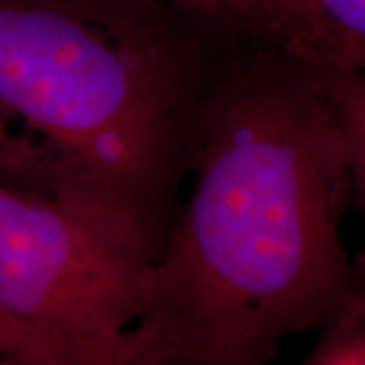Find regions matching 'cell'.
<instances>
[{"label": "cell", "instance_id": "obj_10", "mask_svg": "<svg viewBox=\"0 0 365 365\" xmlns=\"http://www.w3.org/2000/svg\"><path fill=\"white\" fill-rule=\"evenodd\" d=\"M9 120H11V118L6 116V114L2 112V108H0V170H2V165H4V160H6L9 148H11V143H13V138H11V134H9Z\"/></svg>", "mask_w": 365, "mask_h": 365}, {"label": "cell", "instance_id": "obj_6", "mask_svg": "<svg viewBox=\"0 0 365 365\" xmlns=\"http://www.w3.org/2000/svg\"><path fill=\"white\" fill-rule=\"evenodd\" d=\"M309 2L325 49L323 67H343L365 73V0Z\"/></svg>", "mask_w": 365, "mask_h": 365}, {"label": "cell", "instance_id": "obj_2", "mask_svg": "<svg viewBox=\"0 0 365 365\" xmlns=\"http://www.w3.org/2000/svg\"><path fill=\"white\" fill-rule=\"evenodd\" d=\"M153 0H0V108L51 167L158 230L201 100Z\"/></svg>", "mask_w": 365, "mask_h": 365}, {"label": "cell", "instance_id": "obj_4", "mask_svg": "<svg viewBox=\"0 0 365 365\" xmlns=\"http://www.w3.org/2000/svg\"><path fill=\"white\" fill-rule=\"evenodd\" d=\"M197 13L237 26L260 45L309 66H325L323 41L309 0H197Z\"/></svg>", "mask_w": 365, "mask_h": 365}, {"label": "cell", "instance_id": "obj_12", "mask_svg": "<svg viewBox=\"0 0 365 365\" xmlns=\"http://www.w3.org/2000/svg\"><path fill=\"white\" fill-rule=\"evenodd\" d=\"M0 365H19V364H14V361H11V359H0Z\"/></svg>", "mask_w": 365, "mask_h": 365}, {"label": "cell", "instance_id": "obj_5", "mask_svg": "<svg viewBox=\"0 0 365 365\" xmlns=\"http://www.w3.org/2000/svg\"><path fill=\"white\" fill-rule=\"evenodd\" d=\"M317 71L345 140L351 207L359 211L365 222V73L343 67H319ZM353 266L357 284L365 287V250L353 258Z\"/></svg>", "mask_w": 365, "mask_h": 365}, {"label": "cell", "instance_id": "obj_7", "mask_svg": "<svg viewBox=\"0 0 365 365\" xmlns=\"http://www.w3.org/2000/svg\"><path fill=\"white\" fill-rule=\"evenodd\" d=\"M304 365H365V333L341 317L327 327Z\"/></svg>", "mask_w": 365, "mask_h": 365}, {"label": "cell", "instance_id": "obj_8", "mask_svg": "<svg viewBox=\"0 0 365 365\" xmlns=\"http://www.w3.org/2000/svg\"><path fill=\"white\" fill-rule=\"evenodd\" d=\"M0 359H11L19 365H35L31 345L23 331L4 314H0Z\"/></svg>", "mask_w": 365, "mask_h": 365}, {"label": "cell", "instance_id": "obj_3", "mask_svg": "<svg viewBox=\"0 0 365 365\" xmlns=\"http://www.w3.org/2000/svg\"><path fill=\"white\" fill-rule=\"evenodd\" d=\"M163 234L16 144L0 173V314L35 365H120Z\"/></svg>", "mask_w": 365, "mask_h": 365}, {"label": "cell", "instance_id": "obj_11", "mask_svg": "<svg viewBox=\"0 0 365 365\" xmlns=\"http://www.w3.org/2000/svg\"><path fill=\"white\" fill-rule=\"evenodd\" d=\"M153 2H160V4H179L182 9L197 11V0H153Z\"/></svg>", "mask_w": 365, "mask_h": 365}, {"label": "cell", "instance_id": "obj_9", "mask_svg": "<svg viewBox=\"0 0 365 365\" xmlns=\"http://www.w3.org/2000/svg\"><path fill=\"white\" fill-rule=\"evenodd\" d=\"M343 319H347L349 323L361 329L365 333V287L357 290V297L353 300V304L349 307V311L343 314Z\"/></svg>", "mask_w": 365, "mask_h": 365}, {"label": "cell", "instance_id": "obj_1", "mask_svg": "<svg viewBox=\"0 0 365 365\" xmlns=\"http://www.w3.org/2000/svg\"><path fill=\"white\" fill-rule=\"evenodd\" d=\"M193 182L144 280L120 365H270L349 311L351 179L313 66L274 47L201 98Z\"/></svg>", "mask_w": 365, "mask_h": 365}]
</instances>
